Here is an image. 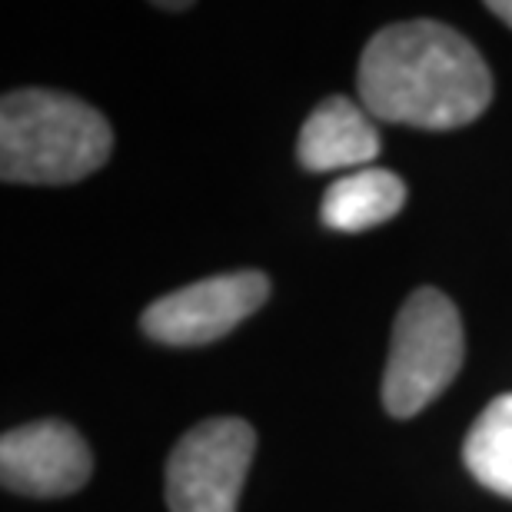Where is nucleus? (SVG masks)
<instances>
[{"instance_id": "nucleus-7", "label": "nucleus", "mask_w": 512, "mask_h": 512, "mask_svg": "<svg viewBox=\"0 0 512 512\" xmlns=\"http://www.w3.org/2000/svg\"><path fill=\"white\" fill-rule=\"evenodd\" d=\"M296 157L310 173L366 170L380 157V130L373 127L366 107L353 104L350 97H326L306 117Z\"/></svg>"}, {"instance_id": "nucleus-10", "label": "nucleus", "mask_w": 512, "mask_h": 512, "mask_svg": "<svg viewBox=\"0 0 512 512\" xmlns=\"http://www.w3.org/2000/svg\"><path fill=\"white\" fill-rule=\"evenodd\" d=\"M486 10H489V14H496L499 20H503V24L512 27V0H489Z\"/></svg>"}, {"instance_id": "nucleus-5", "label": "nucleus", "mask_w": 512, "mask_h": 512, "mask_svg": "<svg viewBox=\"0 0 512 512\" xmlns=\"http://www.w3.org/2000/svg\"><path fill=\"white\" fill-rule=\"evenodd\" d=\"M270 296L266 273L237 270L197 280L183 290H173L153 300L140 316V326L150 340L163 346H203L227 336L253 316Z\"/></svg>"}, {"instance_id": "nucleus-9", "label": "nucleus", "mask_w": 512, "mask_h": 512, "mask_svg": "<svg viewBox=\"0 0 512 512\" xmlns=\"http://www.w3.org/2000/svg\"><path fill=\"white\" fill-rule=\"evenodd\" d=\"M463 463L479 486L512 499V393L496 396L469 429Z\"/></svg>"}, {"instance_id": "nucleus-8", "label": "nucleus", "mask_w": 512, "mask_h": 512, "mask_svg": "<svg viewBox=\"0 0 512 512\" xmlns=\"http://www.w3.org/2000/svg\"><path fill=\"white\" fill-rule=\"evenodd\" d=\"M406 203V183L393 170L366 167L330 183L320 203V220L330 230L360 233L393 220Z\"/></svg>"}, {"instance_id": "nucleus-4", "label": "nucleus", "mask_w": 512, "mask_h": 512, "mask_svg": "<svg viewBox=\"0 0 512 512\" xmlns=\"http://www.w3.org/2000/svg\"><path fill=\"white\" fill-rule=\"evenodd\" d=\"M253 453L247 419L213 416L193 426L167 459L170 512H237Z\"/></svg>"}, {"instance_id": "nucleus-1", "label": "nucleus", "mask_w": 512, "mask_h": 512, "mask_svg": "<svg viewBox=\"0 0 512 512\" xmlns=\"http://www.w3.org/2000/svg\"><path fill=\"white\" fill-rule=\"evenodd\" d=\"M356 87L370 117L416 130L466 127L493 100L483 54L439 20H406L373 34Z\"/></svg>"}, {"instance_id": "nucleus-3", "label": "nucleus", "mask_w": 512, "mask_h": 512, "mask_svg": "<svg viewBox=\"0 0 512 512\" xmlns=\"http://www.w3.org/2000/svg\"><path fill=\"white\" fill-rule=\"evenodd\" d=\"M466 356L463 320L453 300L423 286L399 310L383 373V406L396 419H409L433 403L456 380Z\"/></svg>"}, {"instance_id": "nucleus-6", "label": "nucleus", "mask_w": 512, "mask_h": 512, "mask_svg": "<svg viewBox=\"0 0 512 512\" xmlns=\"http://www.w3.org/2000/svg\"><path fill=\"white\" fill-rule=\"evenodd\" d=\"M94 473V456L84 436L64 419L7 429L0 439V483L7 493L57 499L77 493Z\"/></svg>"}, {"instance_id": "nucleus-2", "label": "nucleus", "mask_w": 512, "mask_h": 512, "mask_svg": "<svg viewBox=\"0 0 512 512\" xmlns=\"http://www.w3.org/2000/svg\"><path fill=\"white\" fill-rule=\"evenodd\" d=\"M114 130L100 110L57 90H14L0 104V177L4 183L64 187L110 160Z\"/></svg>"}]
</instances>
